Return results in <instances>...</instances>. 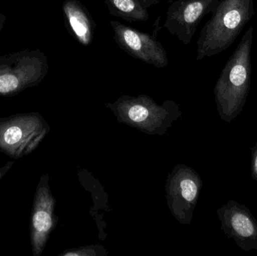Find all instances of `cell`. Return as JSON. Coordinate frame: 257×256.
<instances>
[{"label":"cell","instance_id":"6da1fadb","mask_svg":"<svg viewBox=\"0 0 257 256\" xmlns=\"http://www.w3.org/2000/svg\"><path fill=\"white\" fill-rule=\"evenodd\" d=\"M253 26H250L223 67L214 87L217 111L230 123L245 105L251 84Z\"/></svg>","mask_w":257,"mask_h":256},{"label":"cell","instance_id":"7a4b0ae2","mask_svg":"<svg viewBox=\"0 0 257 256\" xmlns=\"http://www.w3.org/2000/svg\"><path fill=\"white\" fill-rule=\"evenodd\" d=\"M255 14L254 0H220L196 42V60L227 50Z\"/></svg>","mask_w":257,"mask_h":256},{"label":"cell","instance_id":"3957f363","mask_svg":"<svg viewBox=\"0 0 257 256\" xmlns=\"http://www.w3.org/2000/svg\"><path fill=\"white\" fill-rule=\"evenodd\" d=\"M48 69L47 56L39 50L0 56V96L11 97L36 87L46 77Z\"/></svg>","mask_w":257,"mask_h":256},{"label":"cell","instance_id":"277c9868","mask_svg":"<svg viewBox=\"0 0 257 256\" xmlns=\"http://www.w3.org/2000/svg\"><path fill=\"white\" fill-rule=\"evenodd\" d=\"M49 130L37 112L20 113L0 118V152L13 160L36 150Z\"/></svg>","mask_w":257,"mask_h":256},{"label":"cell","instance_id":"5b68a950","mask_svg":"<svg viewBox=\"0 0 257 256\" xmlns=\"http://www.w3.org/2000/svg\"><path fill=\"white\" fill-rule=\"evenodd\" d=\"M110 24L116 44L128 56L159 69L168 66L167 52L154 36L118 21H111Z\"/></svg>","mask_w":257,"mask_h":256},{"label":"cell","instance_id":"8992f818","mask_svg":"<svg viewBox=\"0 0 257 256\" xmlns=\"http://www.w3.org/2000/svg\"><path fill=\"white\" fill-rule=\"evenodd\" d=\"M220 0H176L169 6L164 28L183 45L191 42L198 26L212 14Z\"/></svg>","mask_w":257,"mask_h":256},{"label":"cell","instance_id":"52a82bcc","mask_svg":"<svg viewBox=\"0 0 257 256\" xmlns=\"http://www.w3.org/2000/svg\"><path fill=\"white\" fill-rule=\"evenodd\" d=\"M223 232L245 252L257 250V220L248 207L229 200L217 210Z\"/></svg>","mask_w":257,"mask_h":256},{"label":"cell","instance_id":"ba28073f","mask_svg":"<svg viewBox=\"0 0 257 256\" xmlns=\"http://www.w3.org/2000/svg\"><path fill=\"white\" fill-rule=\"evenodd\" d=\"M48 176L41 177L36 187L30 219V242L33 256L43 252L50 233L54 226V200L48 187Z\"/></svg>","mask_w":257,"mask_h":256},{"label":"cell","instance_id":"9c48e42d","mask_svg":"<svg viewBox=\"0 0 257 256\" xmlns=\"http://www.w3.org/2000/svg\"><path fill=\"white\" fill-rule=\"evenodd\" d=\"M65 27L82 46H90L96 24L88 9L78 0H65L62 6Z\"/></svg>","mask_w":257,"mask_h":256},{"label":"cell","instance_id":"30bf717a","mask_svg":"<svg viewBox=\"0 0 257 256\" xmlns=\"http://www.w3.org/2000/svg\"><path fill=\"white\" fill-rule=\"evenodd\" d=\"M112 16L128 22H145L150 15L146 8L138 0H103Z\"/></svg>","mask_w":257,"mask_h":256},{"label":"cell","instance_id":"8fae6325","mask_svg":"<svg viewBox=\"0 0 257 256\" xmlns=\"http://www.w3.org/2000/svg\"><path fill=\"white\" fill-rule=\"evenodd\" d=\"M181 189L183 198L188 202H193L197 198L199 187L197 183L193 179L183 180L181 183Z\"/></svg>","mask_w":257,"mask_h":256},{"label":"cell","instance_id":"7c38bea8","mask_svg":"<svg viewBox=\"0 0 257 256\" xmlns=\"http://www.w3.org/2000/svg\"><path fill=\"white\" fill-rule=\"evenodd\" d=\"M148 114H149V112H148L147 108H145L144 105H139V104L133 105L130 108L128 113L130 118L133 121L136 122V123H139V122L145 120L148 117Z\"/></svg>","mask_w":257,"mask_h":256},{"label":"cell","instance_id":"4fadbf2b","mask_svg":"<svg viewBox=\"0 0 257 256\" xmlns=\"http://www.w3.org/2000/svg\"><path fill=\"white\" fill-rule=\"evenodd\" d=\"M251 174L252 177L257 183V142L251 148Z\"/></svg>","mask_w":257,"mask_h":256},{"label":"cell","instance_id":"5bb4252c","mask_svg":"<svg viewBox=\"0 0 257 256\" xmlns=\"http://www.w3.org/2000/svg\"><path fill=\"white\" fill-rule=\"evenodd\" d=\"M14 165V161H9L6 165H3V167L0 168V180L3 178L6 173L12 168V165Z\"/></svg>","mask_w":257,"mask_h":256},{"label":"cell","instance_id":"9a60e30c","mask_svg":"<svg viewBox=\"0 0 257 256\" xmlns=\"http://www.w3.org/2000/svg\"><path fill=\"white\" fill-rule=\"evenodd\" d=\"M144 7L146 8L147 9L148 8L152 7V6H157L160 0H138Z\"/></svg>","mask_w":257,"mask_h":256},{"label":"cell","instance_id":"2e32d148","mask_svg":"<svg viewBox=\"0 0 257 256\" xmlns=\"http://www.w3.org/2000/svg\"><path fill=\"white\" fill-rule=\"evenodd\" d=\"M6 21V17L3 14L0 13V34H1L2 30L4 27L5 22Z\"/></svg>","mask_w":257,"mask_h":256}]
</instances>
